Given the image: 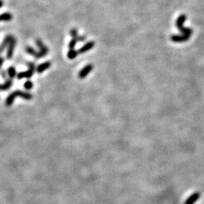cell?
<instances>
[{
  "label": "cell",
  "instance_id": "obj_2",
  "mask_svg": "<svg viewBox=\"0 0 204 204\" xmlns=\"http://www.w3.org/2000/svg\"><path fill=\"white\" fill-rule=\"evenodd\" d=\"M93 68H94V66L91 64H89L86 66H85V67L80 70V73H78L79 78L80 79L86 78V77L89 74L90 72L93 70Z\"/></svg>",
  "mask_w": 204,
  "mask_h": 204
},
{
  "label": "cell",
  "instance_id": "obj_3",
  "mask_svg": "<svg viewBox=\"0 0 204 204\" xmlns=\"http://www.w3.org/2000/svg\"><path fill=\"white\" fill-rule=\"evenodd\" d=\"M16 43H17L16 39L14 37H13L12 41L10 42L9 46H8L7 54H6V57H7L9 60L12 59L13 54H14V48H15V46H16Z\"/></svg>",
  "mask_w": 204,
  "mask_h": 204
},
{
  "label": "cell",
  "instance_id": "obj_1",
  "mask_svg": "<svg viewBox=\"0 0 204 204\" xmlns=\"http://www.w3.org/2000/svg\"><path fill=\"white\" fill-rule=\"evenodd\" d=\"M191 37V36H190V35L182 34V33H181V35L173 34L172 36H171L170 39H171V40L173 42V43H184V42H187V40H188Z\"/></svg>",
  "mask_w": 204,
  "mask_h": 204
},
{
  "label": "cell",
  "instance_id": "obj_6",
  "mask_svg": "<svg viewBox=\"0 0 204 204\" xmlns=\"http://www.w3.org/2000/svg\"><path fill=\"white\" fill-rule=\"evenodd\" d=\"M200 197V192H195L194 194H191L187 200L184 202V204H194L197 200H199Z\"/></svg>",
  "mask_w": 204,
  "mask_h": 204
},
{
  "label": "cell",
  "instance_id": "obj_14",
  "mask_svg": "<svg viewBox=\"0 0 204 204\" xmlns=\"http://www.w3.org/2000/svg\"><path fill=\"white\" fill-rule=\"evenodd\" d=\"M17 98V95H16L15 91H13L11 93L9 96L7 97L6 100V106H11L14 103V99Z\"/></svg>",
  "mask_w": 204,
  "mask_h": 204
},
{
  "label": "cell",
  "instance_id": "obj_11",
  "mask_svg": "<svg viewBox=\"0 0 204 204\" xmlns=\"http://www.w3.org/2000/svg\"><path fill=\"white\" fill-rule=\"evenodd\" d=\"M13 37H14V36H12V35H8V36H6V38H5L4 40H3L1 46H0V54L5 50V49H6V47L9 46V43H10V42L12 41Z\"/></svg>",
  "mask_w": 204,
  "mask_h": 204
},
{
  "label": "cell",
  "instance_id": "obj_21",
  "mask_svg": "<svg viewBox=\"0 0 204 204\" xmlns=\"http://www.w3.org/2000/svg\"><path fill=\"white\" fill-rule=\"evenodd\" d=\"M0 75H1V76L5 80H7L8 79H9L8 78V76H9V75H8V72L6 71V70H2V71L0 72Z\"/></svg>",
  "mask_w": 204,
  "mask_h": 204
},
{
  "label": "cell",
  "instance_id": "obj_19",
  "mask_svg": "<svg viewBox=\"0 0 204 204\" xmlns=\"http://www.w3.org/2000/svg\"><path fill=\"white\" fill-rule=\"evenodd\" d=\"M77 43H78L77 39H72V40L70 42V43H69V46H68L69 49H74V48L76 47Z\"/></svg>",
  "mask_w": 204,
  "mask_h": 204
},
{
  "label": "cell",
  "instance_id": "obj_7",
  "mask_svg": "<svg viewBox=\"0 0 204 204\" xmlns=\"http://www.w3.org/2000/svg\"><path fill=\"white\" fill-rule=\"evenodd\" d=\"M36 44L39 47V51L43 54V55L46 56V54L49 53V49L46 47V46H45V45L43 44V43L42 42L41 39H37L36 40Z\"/></svg>",
  "mask_w": 204,
  "mask_h": 204
},
{
  "label": "cell",
  "instance_id": "obj_10",
  "mask_svg": "<svg viewBox=\"0 0 204 204\" xmlns=\"http://www.w3.org/2000/svg\"><path fill=\"white\" fill-rule=\"evenodd\" d=\"M186 20H187V16H186V14H181L176 21V27H177L179 30H181V28H183V27H184V22L186 21Z\"/></svg>",
  "mask_w": 204,
  "mask_h": 204
},
{
  "label": "cell",
  "instance_id": "obj_18",
  "mask_svg": "<svg viewBox=\"0 0 204 204\" xmlns=\"http://www.w3.org/2000/svg\"><path fill=\"white\" fill-rule=\"evenodd\" d=\"M24 87L25 89L30 90L33 87V83L32 81H30V80H27V81H26L24 83Z\"/></svg>",
  "mask_w": 204,
  "mask_h": 204
},
{
  "label": "cell",
  "instance_id": "obj_5",
  "mask_svg": "<svg viewBox=\"0 0 204 204\" xmlns=\"http://www.w3.org/2000/svg\"><path fill=\"white\" fill-rule=\"evenodd\" d=\"M95 44V43L94 41L88 42L86 44H85L83 47H81L80 49H79L78 50L79 54H84V53H86V51L92 49L93 48H94Z\"/></svg>",
  "mask_w": 204,
  "mask_h": 204
},
{
  "label": "cell",
  "instance_id": "obj_15",
  "mask_svg": "<svg viewBox=\"0 0 204 204\" xmlns=\"http://www.w3.org/2000/svg\"><path fill=\"white\" fill-rule=\"evenodd\" d=\"M13 16L11 13H3V14H0V21H9V20H12Z\"/></svg>",
  "mask_w": 204,
  "mask_h": 204
},
{
  "label": "cell",
  "instance_id": "obj_17",
  "mask_svg": "<svg viewBox=\"0 0 204 204\" xmlns=\"http://www.w3.org/2000/svg\"><path fill=\"white\" fill-rule=\"evenodd\" d=\"M8 75H9V77L10 79H13L16 76H17V72H16V69L14 68V67H10L9 69H8Z\"/></svg>",
  "mask_w": 204,
  "mask_h": 204
},
{
  "label": "cell",
  "instance_id": "obj_22",
  "mask_svg": "<svg viewBox=\"0 0 204 204\" xmlns=\"http://www.w3.org/2000/svg\"><path fill=\"white\" fill-rule=\"evenodd\" d=\"M17 80H22V79L26 78V73H25V71L20 72V73H17Z\"/></svg>",
  "mask_w": 204,
  "mask_h": 204
},
{
  "label": "cell",
  "instance_id": "obj_9",
  "mask_svg": "<svg viewBox=\"0 0 204 204\" xmlns=\"http://www.w3.org/2000/svg\"><path fill=\"white\" fill-rule=\"evenodd\" d=\"M14 91H15L16 95H17V97H20L21 98L25 99V100H31L33 98V95L29 92H27V91H20V90H16Z\"/></svg>",
  "mask_w": 204,
  "mask_h": 204
},
{
  "label": "cell",
  "instance_id": "obj_16",
  "mask_svg": "<svg viewBox=\"0 0 204 204\" xmlns=\"http://www.w3.org/2000/svg\"><path fill=\"white\" fill-rule=\"evenodd\" d=\"M78 54V51H76L75 49H70L68 53H67V57H68V58L70 59V60H73V59L76 58Z\"/></svg>",
  "mask_w": 204,
  "mask_h": 204
},
{
  "label": "cell",
  "instance_id": "obj_24",
  "mask_svg": "<svg viewBox=\"0 0 204 204\" xmlns=\"http://www.w3.org/2000/svg\"><path fill=\"white\" fill-rule=\"evenodd\" d=\"M4 57H0V69H1L3 63H4Z\"/></svg>",
  "mask_w": 204,
  "mask_h": 204
},
{
  "label": "cell",
  "instance_id": "obj_25",
  "mask_svg": "<svg viewBox=\"0 0 204 204\" xmlns=\"http://www.w3.org/2000/svg\"><path fill=\"white\" fill-rule=\"evenodd\" d=\"M3 3L4 2H3L2 0H0V8H2L3 6Z\"/></svg>",
  "mask_w": 204,
  "mask_h": 204
},
{
  "label": "cell",
  "instance_id": "obj_8",
  "mask_svg": "<svg viewBox=\"0 0 204 204\" xmlns=\"http://www.w3.org/2000/svg\"><path fill=\"white\" fill-rule=\"evenodd\" d=\"M26 51H27V52L29 54L33 56V57H35L36 58H40V57H44V55H43L40 51H36L33 48L30 47V46H27V48H26Z\"/></svg>",
  "mask_w": 204,
  "mask_h": 204
},
{
  "label": "cell",
  "instance_id": "obj_12",
  "mask_svg": "<svg viewBox=\"0 0 204 204\" xmlns=\"http://www.w3.org/2000/svg\"><path fill=\"white\" fill-rule=\"evenodd\" d=\"M51 63L49 61H46V62H44V63H43V64H40L39 65L36 67V72H37L38 73H43L45 70H46L47 69H49V67H51Z\"/></svg>",
  "mask_w": 204,
  "mask_h": 204
},
{
  "label": "cell",
  "instance_id": "obj_4",
  "mask_svg": "<svg viewBox=\"0 0 204 204\" xmlns=\"http://www.w3.org/2000/svg\"><path fill=\"white\" fill-rule=\"evenodd\" d=\"M27 66H28L29 67V70H27V71H25L26 78L30 79L33 76L35 71L36 70V64L33 63V62H29V63H27Z\"/></svg>",
  "mask_w": 204,
  "mask_h": 204
},
{
  "label": "cell",
  "instance_id": "obj_23",
  "mask_svg": "<svg viewBox=\"0 0 204 204\" xmlns=\"http://www.w3.org/2000/svg\"><path fill=\"white\" fill-rule=\"evenodd\" d=\"M86 36H79V37H78V42H84V41H86Z\"/></svg>",
  "mask_w": 204,
  "mask_h": 204
},
{
  "label": "cell",
  "instance_id": "obj_13",
  "mask_svg": "<svg viewBox=\"0 0 204 204\" xmlns=\"http://www.w3.org/2000/svg\"><path fill=\"white\" fill-rule=\"evenodd\" d=\"M12 79H8L6 80V83L4 84H0V91H7L12 87Z\"/></svg>",
  "mask_w": 204,
  "mask_h": 204
},
{
  "label": "cell",
  "instance_id": "obj_20",
  "mask_svg": "<svg viewBox=\"0 0 204 204\" xmlns=\"http://www.w3.org/2000/svg\"><path fill=\"white\" fill-rule=\"evenodd\" d=\"M70 35H71L72 38L73 39H78L79 35H78V32H77V30L76 28H73L71 30H70ZM77 41H78V40H77Z\"/></svg>",
  "mask_w": 204,
  "mask_h": 204
}]
</instances>
